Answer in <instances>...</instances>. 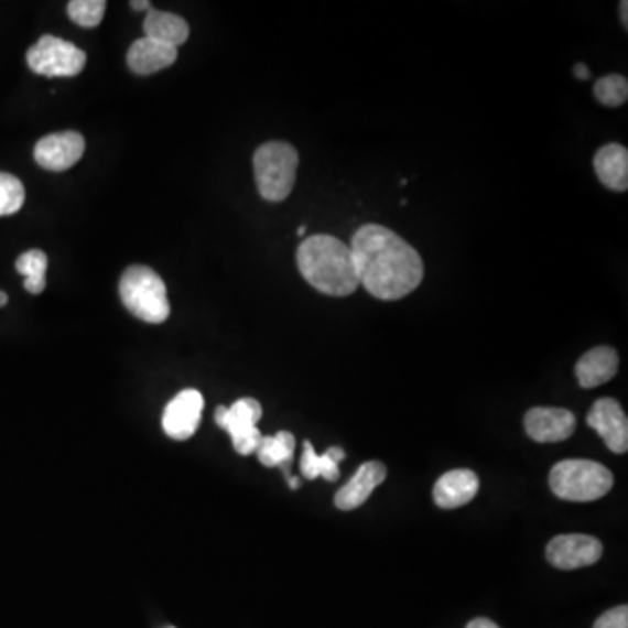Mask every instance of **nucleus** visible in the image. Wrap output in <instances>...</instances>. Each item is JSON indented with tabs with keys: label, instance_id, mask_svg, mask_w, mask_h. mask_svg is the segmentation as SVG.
<instances>
[{
	"label": "nucleus",
	"instance_id": "6",
	"mask_svg": "<svg viewBox=\"0 0 628 628\" xmlns=\"http://www.w3.org/2000/svg\"><path fill=\"white\" fill-rule=\"evenodd\" d=\"M30 71L44 77H74L86 65V53L55 35H42L26 53Z\"/></svg>",
	"mask_w": 628,
	"mask_h": 628
},
{
	"label": "nucleus",
	"instance_id": "30",
	"mask_svg": "<svg viewBox=\"0 0 628 628\" xmlns=\"http://www.w3.org/2000/svg\"><path fill=\"white\" fill-rule=\"evenodd\" d=\"M628 2H621L620 4V14H621V23H624L625 29L628 26Z\"/></svg>",
	"mask_w": 628,
	"mask_h": 628
},
{
	"label": "nucleus",
	"instance_id": "20",
	"mask_svg": "<svg viewBox=\"0 0 628 628\" xmlns=\"http://www.w3.org/2000/svg\"><path fill=\"white\" fill-rule=\"evenodd\" d=\"M17 271L21 277H25L26 292L34 293V295L44 292L47 271V256L44 251L34 248V250L21 253L17 259Z\"/></svg>",
	"mask_w": 628,
	"mask_h": 628
},
{
	"label": "nucleus",
	"instance_id": "10",
	"mask_svg": "<svg viewBox=\"0 0 628 628\" xmlns=\"http://www.w3.org/2000/svg\"><path fill=\"white\" fill-rule=\"evenodd\" d=\"M86 142L77 131L51 133L39 140L34 149V158L39 166L50 172H65L79 163Z\"/></svg>",
	"mask_w": 628,
	"mask_h": 628
},
{
	"label": "nucleus",
	"instance_id": "9",
	"mask_svg": "<svg viewBox=\"0 0 628 628\" xmlns=\"http://www.w3.org/2000/svg\"><path fill=\"white\" fill-rule=\"evenodd\" d=\"M586 423L599 433L604 444L615 454L628 451V419L615 398H600L586 415Z\"/></svg>",
	"mask_w": 628,
	"mask_h": 628
},
{
	"label": "nucleus",
	"instance_id": "26",
	"mask_svg": "<svg viewBox=\"0 0 628 628\" xmlns=\"http://www.w3.org/2000/svg\"><path fill=\"white\" fill-rule=\"evenodd\" d=\"M466 628H499L495 621L487 620V618H475L474 621H469Z\"/></svg>",
	"mask_w": 628,
	"mask_h": 628
},
{
	"label": "nucleus",
	"instance_id": "12",
	"mask_svg": "<svg viewBox=\"0 0 628 628\" xmlns=\"http://www.w3.org/2000/svg\"><path fill=\"white\" fill-rule=\"evenodd\" d=\"M205 400L197 390H185L167 403L163 414V427L167 436L187 440L196 433L202 423Z\"/></svg>",
	"mask_w": 628,
	"mask_h": 628
},
{
	"label": "nucleus",
	"instance_id": "11",
	"mask_svg": "<svg viewBox=\"0 0 628 628\" xmlns=\"http://www.w3.org/2000/svg\"><path fill=\"white\" fill-rule=\"evenodd\" d=\"M523 426L534 442L555 444L573 435L576 418L573 412L557 407H537L526 414Z\"/></svg>",
	"mask_w": 628,
	"mask_h": 628
},
{
	"label": "nucleus",
	"instance_id": "18",
	"mask_svg": "<svg viewBox=\"0 0 628 628\" xmlns=\"http://www.w3.org/2000/svg\"><path fill=\"white\" fill-rule=\"evenodd\" d=\"M143 32L145 37L154 39V41L163 42L167 46L178 47L185 44L191 34L187 21L178 14L166 13V11H158L151 9L147 11L145 20H143Z\"/></svg>",
	"mask_w": 628,
	"mask_h": 628
},
{
	"label": "nucleus",
	"instance_id": "25",
	"mask_svg": "<svg viewBox=\"0 0 628 628\" xmlns=\"http://www.w3.org/2000/svg\"><path fill=\"white\" fill-rule=\"evenodd\" d=\"M594 628H628V607L618 606L604 613Z\"/></svg>",
	"mask_w": 628,
	"mask_h": 628
},
{
	"label": "nucleus",
	"instance_id": "7",
	"mask_svg": "<svg viewBox=\"0 0 628 628\" xmlns=\"http://www.w3.org/2000/svg\"><path fill=\"white\" fill-rule=\"evenodd\" d=\"M262 418V407L257 402L256 398H241L238 402L227 409V407H218L215 412V421L218 426L224 427L232 438L236 453L241 456H250L257 453L259 448L260 435L259 423Z\"/></svg>",
	"mask_w": 628,
	"mask_h": 628
},
{
	"label": "nucleus",
	"instance_id": "28",
	"mask_svg": "<svg viewBox=\"0 0 628 628\" xmlns=\"http://www.w3.org/2000/svg\"><path fill=\"white\" fill-rule=\"evenodd\" d=\"M327 454L332 457V459L335 461V463H337V465H339L340 461L346 457V453H344L343 448L340 447H331L328 448Z\"/></svg>",
	"mask_w": 628,
	"mask_h": 628
},
{
	"label": "nucleus",
	"instance_id": "4",
	"mask_svg": "<svg viewBox=\"0 0 628 628\" xmlns=\"http://www.w3.org/2000/svg\"><path fill=\"white\" fill-rule=\"evenodd\" d=\"M611 487V472L595 461L565 459L550 472V489L564 501H595L606 496Z\"/></svg>",
	"mask_w": 628,
	"mask_h": 628
},
{
	"label": "nucleus",
	"instance_id": "17",
	"mask_svg": "<svg viewBox=\"0 0 628 628\" xmlns=\"http://www.w3.org/2000/svg\"><path fill=\"white\" fill-rule=\"evenodd\" d=\"M595 173L599 181L615 193H625L628 188V151L620 143H607L600 147L594 158Z\"/></svg>",
	"mask_w": 628,
	"mask_h": 628
},
{
	"label": "nucleus",
	"instance_id": "29",
	"mask_svg": "<svg viewBox=\"0 0 628 628\" xmlns=\"http://www.w3.org/2000/svg\"><path fill=\"white\" fill-rule=\"evenodd\" d=\"M130 6L134 11H151V2L149 0H133Z\"/></svg>",
	"mask_w": 628,
	"mask_h": 628
},
{
	"label": "nucleus",
	"instance_id": "13",
	"mask_svg": "<svg viewBox=\"0 0 628 628\" xmlns=\"http://www.w3.org/2000/svg\"><path fill=\"white\" fill-rule=\"evenodd\" d=\"M386 466L379 461H369L356 469L355 477L335 495V507L343 511L361 507L377 486L386 480Z\"/></svg>",
	"mask_w": 628,
	"mask_h": 628
},
{
	"label": "nucleus",
	"instance_id": "16",
	"mask_svg": "<svg viewBox=\"0 0 628 628\" xmlns=\"http://www.w3.org/2000/svg\"><path fill=\"white\" fill-rule=\"evenodd\" d=\"M176 56V47L143 35L139 41H134L128 51V67L139 76H151L154 72L172 67Z\"/></svg>",
	"mask_w": 628,
	"mask_h": 628
},
{
	"label": "nucleus",
	"instance_id": "24",
	"mask_svg": "<svg viewBox=\"0 0 628 628\" xmlns=\"http://www.w3.org/2000/svg\"><path fill=\"white\" fill-rule=\"evenodd\" d=\"M105 0H72L67 6L68 18L79 26L93 29L98 26L104 20Z\"/></svg>",
	"mask_w": 628,
	"mask_h": 628
},
{
	"label": "nucleus",
	"instance_id": "1",
	"mask_svg": "<svg viewBox=\"0 0 628 628\" xmlns=\"http://www.w3.org/2000/svg\"><path fill=\"white\" fill-rule=\"evenodd\" d=\"M349 247L360 286L372 297L398 301L421 285L423 259L394 230L379 224H367L356 230Z\"/></svg>",
	"mask_w": 628,
	"mask_h": 628
},
{
	"label": "nucleus",
	"instance_id": "21",
	"mask_svg": "<svg viewBox=\"0 0 628 628\" xmlns=\"http://www.w3.org/2000/svg\"><path fill=\"white\" fill-rule=\"evenodd\" d=\"M301 472L304 477L314 480L323 477L325 480L335 481L339 478V465L328 456L327 453L316 454L311 442H304V453H302Z\"/></svg>",
	"mask_w": 628,
	"mask_h": 628
},
{
	"label": "nucleus",
	"instance_id": "15",
	"mask_svg": "<svg viewBox=\"0 0 628 628\" xmlns=\"http://www.w3.org/2000/svg\"><path fill=\"white\" fill-rule=\"evenodd\" d=\"M620 367V356L615 348L609 346H597V348L586 351L574 367L576 379L580 386L592 390L604 382L611 381Z\"/></svg>",
	"mask_w": 628,
	"mask_h": 628
},
{
	"label": "nucleus",
	"instance_id": "32",
	"mask_svg": "<svg viewBox=\"0 0 628 628\" xmlns=\"http://www.w3.org/2000/svg\"><path fill=\"white\" fill-rule=\"evenodd\" d=\"M299 486H301L299 478H290V487H292V489H299Z\"/></svg>",
	"mask_w": 628,
	"mask_h": 628
},
{
	"label": "nucleus",
	"instance_id": "19",
	"mask_svg": "<svg viewBox=\"0 0 628 628\" xmlns=\"http://www.w3.org/2000/svg\"><path fill=\"white\" fill-rule=\"evenodd\" d=\"M293 451H295V438L292 433L280 432L274 436H262L257 448V457L268 468L281 466L285 475H289V463L292 461Z\"/></svg>",
	"mask_w": 628,
	"mask_h": 628
},
{
	"label": "nucleus",
	"instance_id": "23",
	"mask_svg": "<svg viewBox=\"0 0 628 628\" xmlns=\"http://www.w3.org/2000/svg\"><path fill=\"white\" fill-rule=\"evenodd\" d=\"M23 203H25V187L20 178L0 172V217L17 214Z\"/></svg>",
	"mask_w": 628,
	"mask_h": 628
},
{
	"label": "nucleus",
	"instance_id": "22",
	"mask_svg": "<svg viewBox=\"0 0 628 628\" xmlns=\"http://www.w3.org/2000/svg\"><path fill=\"white\" fill-rule=\"evenodd\" d=\"M594 95L606 107H620L628 98V80L620 74L600 77L594 86Z\"/></svg>",
	"mask_w": 628,
	"mask_h": 628
},
{
	"label": "nucleus",
	"instance_id": "5",
	"mask_svg": "<svg viewBox=\"0 0 628 628\" xmlns=\"http://www.w3.org/2000/svg\"><path fill=\"white\" fill-rule=\"evenodd\" d=\"M119 295L126 310L143 322L163 323L170 316V301L163 278L147 266H131L122 272Z\"/></svg>",
	"mask_w": 628,
	"mask_h": 628
},
{
	"label": "nucleus",
	"instance_id": "2",
	"mask_svg": "<svg viewBox=\"0 0 628 628\" xmlns=\"http://www.w3.org/2000/svg\"><path fill=\"white\" fill-rule=\"evenodd\" d=\"M297 266L304 280L325 295L346 297L360 286L351 247L335 236L304 239L297 250Z\"/></svg>",
	"mask_w": 628,
	"mask_h": 628
},
{
	"label": "nucleus",
	"instance_id": "31",
	"mask_svg": "<svg viewBox=\"0 0 628 628\" xmlns=\"http://www.w3.org/2000/svg\"><path fill=\"white\" fill-rule=\"evenodd\" d=\"M8 304V293L0 292V307H4Z\"/></svg>",
	"mask_w": 628,
	"mask_h": 628
},
{
	"label": "nucleus",
	"instance_id": "27",
	"mask_svg": "<svg viewBox=\"0 0 628 628\" xmlns=\"http://www.w3.org/2000/svg\"><path fill=\"white\" fill-rule=\"evenodd\" d=\"M574 76H576V79H591V71H588L585 63H576V65H574Z\"/></svg>",
	"mask_w": 628,
	"mask_h": 628
},
{
	"label": "nucleus",
	"instance_id": "3",
	"mask_svg": "<svg viewBox=\"0 0 628 628\" xmlns=\"http://www.w3.org/2000/svg\"><path fill=\"white\" fill-rule=\"evenodd\" d=\"M299 152L286 142H268L253 154V172L260 196L269 203L285 202L297 178Z\"/></svg>",
	"mask_w": 628,
	"mask_h": 628
},
{
	"label": "nucleus",
	"instance_id": "8",
	"mask_svg": "<svg viewBox=\"0 0 628 628\" xmlns=\"http://www.w3.org/2000/svg\"><path fill=\"white\" fill-rule=\"evenodd\" d=\"M604 546L597 538L562 534L546 546V559L557 570L571 571L595 564L603 557Z\"/></svg>",
	"mask_w": 628,
	"mask_h": 628
},
{
	"label": "nucleus",
	"instance_id": "14",
	"mask_svg": "<svg viewBox=\"0 0 628 628\" xmlns=\"http://www.w3.org/2000/svg\"><path fill=\"white\" fill-rule=\"evenodd\" d=\"M480 480L472 469H453L442 475L433 489L436 505L444 510L465 507L477 496Z\"/></svg>",
	"mask_w": 628,
	"mask_h": 628
},
{
	"label": "nucleus",
	"instance_id": "33",
	"mask_svg": "<svg viewBox=\"0 0 628 628\" xmlns=\"http://www.w3.org/2000/svg\"><path fill=\"white\" fill-rule=\"evenodd\" d=\"M306 235V226H301L297 229V236H304Z\"/></svg>",
	"mask_w": 628,
	"mask_h": 628
}]
</instances>
